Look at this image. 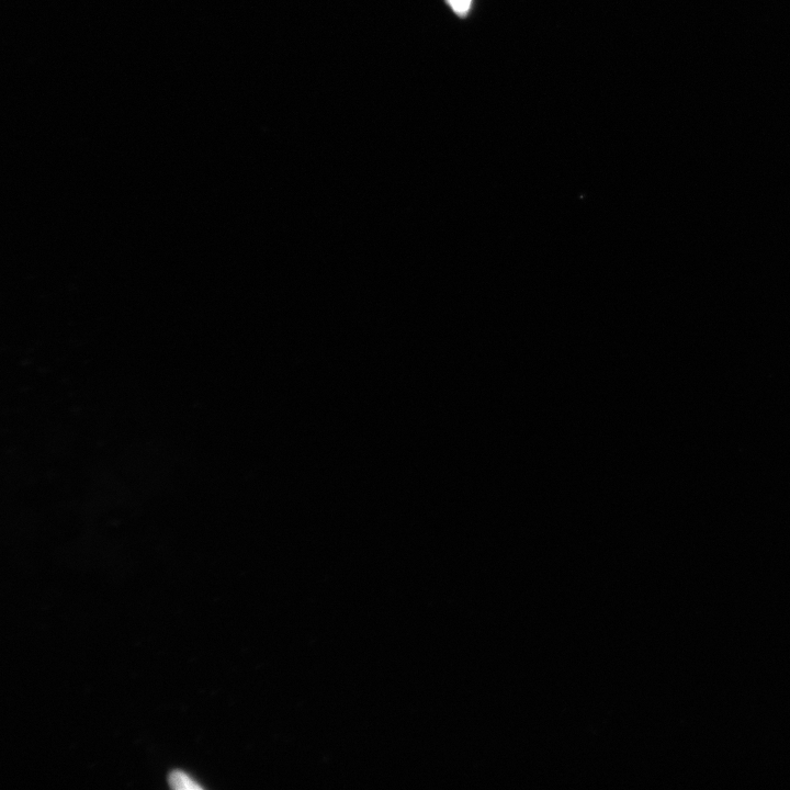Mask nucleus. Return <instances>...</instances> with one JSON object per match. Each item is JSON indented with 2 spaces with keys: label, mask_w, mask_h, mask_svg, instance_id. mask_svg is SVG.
I'll return each mask as SVG.
<instances>
[{
  "label": "nucleus",
  "mask_w": 790,
  "mask_h": 790,
  "mask_svg": "<svg viewBox=\"0 0 790 790\" xmlns=\"http://www.w3.org/2000/svg\"><path fill=\"white\" fill-rule=\"evenodd\" d=\"M169 785L174 789H201L199 785L190 780V777L183 772L175 771L168 777Z\"/></svg>",
  "instance_id": "1"
},
{
  "label": "nucleus",
  "mask_w": 790,
  "mask_h": 790,
  "mask_svg": "<svg viewBox=\"0 0 790 790\" xmlns=\"http://www.w3.org/2000/svg\"><path fill=\"white\" fill-rule=\"evenodd\" d=\"M447 3L458 16L465 17L470 11L472 0H447Z\"/></svg>",
  "instance_id": "2"
}]
</instances>
